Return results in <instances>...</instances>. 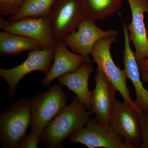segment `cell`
Returning a JSON list of instances; mask_svg holds the SVG:
<instances>
[{
  "label": "cell",
  "instance_id": "cell-3",
  "mask_svg": "<svg viewBox=\"0 0 148 148\" xmlns=\"http://www.w3.org/2000/svg\"><path fill=\"white\" fill-rule=\"evenodd\" d=\"M63 85L56 84L30 98L32 119L30 132L39 138L48 123L67 105Z\"/></svg>",
  "mask_w": 148,
  "mask_h": 148
},
{
  "label": "cell",
  "instance_id": "cell-10",
  "mask_svg": "<svg viewBox=\"0 0 148 148\" xmlns=\"http://www.w3.org/2000/svg\"><path fill=\"white\" fill-rule=\"evenodd\" d=\"M118 34L117 30L103 31L96 26L95 22L84 17L77 29L62 40L73 52L82 56L88 63H92L89 55L95 44L105 37L117 36Z\"/></svg>",
  "mask_w": 148,
  "mask_h": 148
},
{
  "label": "cell",
  "instance_id": "cell-14",
  "mask_svg": "<svg viewBox=\"0 0 148 148\" xmlns=\"http://www.w3.org/2000/svg\"><path fill=\"white\" fill-rule=\"evenodd\" d=\"M53 53V64L48 73L42 80L44 86H49L53 80L64 74L75 71L86 61L82 56L70 51L62 40H56Z\"/></svg>",
  "mask_w": 148,
  "mask_h": 148
},
{
  "label": "cell",
  "instance_id": "cell-7",
  "mask_svg": "<svg viewBox=\"0 0 148 148\" xmlns=\"http://www.w3.org/2000/svg\"><path fill=\"white\" fill-rule=\"evenodd\" d=\"M49 17L56 40H63L77 30L84 18L80 1L56 0Z\"/></svg>",
  "mask_w": 148,
  "mask_h": 148
},
{
  "label": "cell",
  "instance_id": "cell-9",
  "mask_svg": "<svg viewBox=\"0 0 148 148\" xmlns=\"http://www.w3.org/2000/svg\"><path fill=\"white\" fill-rule=\"evenodd\" d=\"M139 114L125 101L115 98L109 122L114 132L137 148L142 143Z\"/></svg>",
  "mask_w": 148,
  "mask_h": 148
},
{
  "label": "cell",
  "instance_id": "cell-15",
  "mask_svg": "<svg viewBox=\"0 0 148 148\" xmlns=\"http://www.w3.org/2000/svg\"><path fill=\"white\" fill-rule=\"evenodd\" d=\"M93 71L92 63L86 61L75 71L64 74L56 79L58 83L75 92L88 111H92L91 91L88 89V85L89 77Z\"/></svg>",
  "mask_w": 148,
  "mask_h": 148
},
{
  "label": "cell",
  "instance_id": "cell-22",
  "mask_svg": "<svg viewBox=\"0 0 148 148\" xmlns=\"http://www.w3.org/2000/svg\"><path fill=\"white\" fill-rule=\"evenodd\" d=\"M139 70L141 74L148 71V58H144L138 62Z\"/></svg>",
  "mask_w": 148,
  "mask_h": 148
},
{
  "label": "cell",
  "instance_id": "cell-16",
  "mask_svg": "<svg viewBox=\"0 0 148 148\" xmlns=\"http://www.w3.org/2000/svg\"><path fill=\"white\" fill-rule=\"evenodd\" d=\"M37 41L21 35L1 31L0 32V54L2 56H16L23 51L42 49Z\"/></svg>",
  "mask_w": 148,
  "mask_h": 148
},
{
  "label": "cell",
  "instance_id": "cell-2",
  "mask_svg": "<svg viewBox=\"0 0 148 148\" xmlns=\"http://www.w3.org/2000/svg\"><path fill=\"white\" fill-rule=\"evenodd\" d=\"M30 99L14 101L0 115V142L3 148H17L32 122Z\"/></svg>",
  "mask_w": 148,
  "mask_h": 148
},
{
  "label": "cell",
  "instance_id": "cell-23",
  "mask_svg": "<svg viewBox=\"0 0 148 148\" xmlns=\"http://www.w3.org/2000/svg\"><path fill=\"white\" fill-rule=\"evenodd\" d=\"M142 79L148 84V71L144 72L142 73Z\"/></svg>",
  "mask_w": 148,
  "mask_h": 148
},
{
  "label": "cell",
  "instance_id": "cell-20",
  "mask_svg": "<svg viewBox=\"0 0 148 148\" xmlns=\"http://www.w3.org/2000/svg\"><path fill=\"white\" fill-rule=\"evenodd\" d=\"M139 122L142 143L140 148H148V112L139 114Z\"/></svg>",
  "mask_w": 148,
  "mask_h": 148
},
{
  "label": "cell",
  "instance_id": "cell-19",
  "mask_svg": "<svg viewBox=\"0 0 148 148\" xmlns=\"http://www.w3.org/2000/svg\"><path fill=\"white\" fill-rule=\"evenodd\" d=\"M25 0H0V14L12 16L21 7Z\"/></svg>",
  "mask_w": 148,
  "mask_h": 148
},
{
  "label": "cell",
  "instance_id": "cell-17",
  "mask_svg": "<svg viewBox=\"0 0 148 148\" xmlns=\"http://www.w3.org/2000/svg\"><path fill=\"white\" fill-rule=\"evenodd\" d=\"M85 18L103 21L121 9L123 0H80Z\"/></svg>",
  "mask_w": 148,
  "mask_h": 148
},
{
  "label": "cell",
  "instance_id": "cell-6",
  "mask_svg": "<svg viewBox=\"0 0 148 148\" xmlns=\"http://www.w3.org/2000/svg\"><path fill=\"white\" fill-rule=\"evenodd\" d=\"M53 49H42L30 51L22 64L10 69H0V76L9 86L8 98L11 101L17 91V86L24 77L32 72L39 71L46 75L51 68L53 58Z\"/></svg>",
  "mask_w": 148,
  "mask_h": 148
},
{
  "label": "cell",
  "instance_id": "cell-13",
  "mask_svg": "<svg viewBox=\"0 0 148 148\" xmlns=\"http://www.w3.org/2000/svg\"><path fill=\"white\" fill-rule=\"evenodd\" d=\"M124 47L123 51V64L124 71L127 79L132 82L136 92V99L134 101L135 105L142 112H148V90L143 85L140 77V72L135 53L130 46L129 32L126 23L123 21Z\"/></svg>",
  "mask_w": 148,
  "mask_h": 148
},
{
  "label": "cell",
  "instance_id": "cell-18",
  "mask_svg": "<svg viewBox=\"0 0 148 148\" xmlns=\"http://www.w3.org/2000/svg\"><path fill=\"white\" fill-rule=\"evenodd\" d=\"M56 0H25L15 14L9 16L8 20L16 21L26 18L49 16Z\"/></svg>",
  "mask_w": 148,
  "mask_h": 148
},
{
  "label": "cell",
  "instance_id": "cell-12",
  "mask_svg": "<svg viewBox=\"0 0 148 148\" xmlns=\"http://www.w3.org/2000/svg\"><path fill=\"white\" fill-rule=\"evenodd\" d=\"M131 13L132 21L127 28L129 38L135 49L137 62L148 58V38L144 15L148 13V0H127Z\"/></svg>",
  "mask_w": 148,
  "mask_h": 148
},
{
  "label": "cell",
  "instance_id": "cell-5",
  "mask_svg": "<svg viewBox=\"0 0 148 148\" xmlns=\"http://www.w3.org/2000/svg\"><path fill=\"white\" fill-rule=\"evenodd\" d=\"M69 142L80 143L89 148H137L125 141L111 129L95 117L89 119L81 129L74 132L69 138Z\"/></svg>",
  "mask_w": 148,
  "mask_h": 148
},
{
  "label": "cell",
  "instance_id": "cell-21",
  "mask_svg": "<svg viewBox=\"0 0 148 148\" xmlns=\"http://www.w3.org/2000/svg\"><path fill=\"white\" fill-rule=\"evenodd\" d=\"M40 143L38 137L30 132L22 139L17 148H37Z\"/></svg>",
  "mask_w": 148,
  "mask_h": 148
},
{
  "label": "cell",
  "instance_id": "cell-4",
  "mask_svg": "<svg viewBox=\"0 0 148 148\" xmlns=\"http://www.w3.org/2000/svg\"><path fill=\"white\" fill-rule=\"evenodd\" d=\"M117 41L116 36H109L101 39L94 46L90 54L93 58V62L97 64L98 68L115 86L123 101L141 113L142 111L131 99V92L126 84L127 78L124 71L116 65L112 58L111 45Z\"/></svg>",
  "mask_w": 148,
  "mask_h": 148
},
{
  "label": "cell",
  "instance_id": "cell-1",
  "mask_svg": "<svg viewBox=\"0 0 148 148\" xmlns=\"http://www.w3.org/2000/svg\"><path fill=\"white\" fill-rule=\"evenodd\" d=\"M86 109L77 95L74 96L71 103L48 123L39 138L40 143L47 148H64L62 142L84 127L93 114Z\"/></svg>",
  "mask_w": 148,
  "mask_h": 148
},
{
  "label": "cell",
  "instance_id": "cell-8",
  "mask_svg": "<svg viewBox=\"0 0 148 148\" xmlns=\"http://www.w3.org/2000/svg\"><path fill=\"white\" fill-rule=\"evenodd\" d=\"M2 30L31 38L37 41L42 49H54L56 40L51 27L49 16L26 18L10 21L0 17Z\"/></svg>",
  "mask_w": 148,
  "mask_h": 148
},
{
  "label": "cell",
  "instance_id": "cell-11",
  "mask_svg": "<svg viewBox=\"0 0 148 148\" xmlns=\"http://www.w3.org/2000/svg\"><path fill=\"white\" fill-rule=\"evenodd\" d=\"M95 88L91 91L92 111L95 117L104 124L109 125L117 90L98 68L95 75Z\"/></svg>",
  "mask_w": 148,
  "mask_h": 148
}]
</instances>
